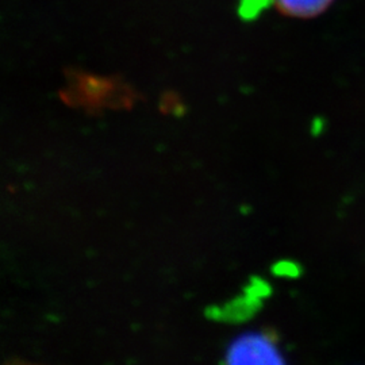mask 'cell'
I'll return each mask as SVG.
<instances>
[{"label":"cell","mask_w":365,"mask_h":365,"mask_svg":"<svg viewBox=\"0 0 365 365\" xmlns=\"http://www.w3.org/2000/svg\"><path fill=\"white\" fill-rule=\"evenodd\" d=\"M261 299L253 298L244 292V297H238L235 299L227 302L222 307H209L206 315L210 319H215L220 322L227 324H240L249 318H252L260 309Z\"/></svg>","instance_id":"cell-2"},{"label":"cell","mask_w":365,"mask_h":365,"mask_svg":"<svg viewBox=\"0 0 365 365\" xmlns=\"http://www.w3.org/2000/svg\"><path fill=\"white\" fill-rule=\"evenodd\" d=\"M271 0H241L240 13L244 18H253L264 10Z\"/></svg>","instance_id":"cell-5"},{"label":"cell","mask_w":365,"mask_h":365,"mask_svg":"<svg viewBox=\"0 0 365 365\" xmlns=\"http://www.w3.org/2000/svg\"><path fill=\"white\" fill-rule=\"evenodd\" d=\"M274 274H279V276H295V265L292 262H287V261H280L276 265H274Z\"/></svg>","instance_id":"cell-6"},{"label":"cell","mask_w":365,"mask_h":365,"mask_svg":"<svg viewBox=\"0 0 365 365\" xmlns=\"http://www.w3.org/2000/svg\"><path fill=\"white\" fill-rule=\"evenodd\" d=\"M334 0H274L277 10L292 18H314L322 13L333 4Z\"/></svg>","instance_id":"cell-3"},{"label":"cell","mask_w":365,"mask_h":365,"mask_svg":"<svg viewBox=\"0 0 365 365\" xmlns=\"http://www.w3.org/2000/svg\"><path fill=\"white\" fill-rule=\"evenodd\" d=\"M227 364H284L269 333L247 331L235 337L226 351Z\"/></svg>","instance_id":"cell-1"},{"label":"cell","mask_w":365,"mask_h":365,"mask_svg":"<svg viewBox=\"0 0 365 365\" xmlns=\"http://www.w3.org/2000/svg\"><path fill=\"white\" fill-rule=\"evenodd\" d=\"M244 292H245L247 295L253 297V298L262 299V298H265V297L269 295L271 287H269L268 283L264 282L261 277H250L248 284L244 288Z\"/></svg>","instance_id":"cell-4"}]
</instances>
